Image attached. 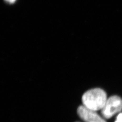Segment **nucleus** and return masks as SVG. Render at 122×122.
I'll return each instance as SVG.
<instances>
[{
    "label": "nucleus",
    "instance_id": "nucleus-3",
    "mask_svg": "<svg viewBox=\"0 0 122 122\" xmlns=\"http://www.w3.org/2000/svg\"><path fill=\"white\" fill-rule=\"evenodd\" d=\"M79 116L85 122H106L96 111L84 106H79L77 110Z\"/></svg>",
    "mask_w": 122,
    "mask_h": 122
},
{
    "label": "nucleus",
    "instance_id": "nucleus-2",
    "mask_svg": "<svg viewBox=\"0 0 122 122\" xmlns=\"http://www.w3.org/2000/svg\"><path fill=\"white\" fill-rule=\"evenodd\" d=\"M122 110V99L118 96H111L107 99L101 113L104 118H110Z\"/></svg>",
    "mask_w": 122,
    "mask_h": 122
},
{
    "label": "nucleus",
    "instance_id": "nucleus-1",
    "mask_svg": "<svg viewBox=\"0 0 122 122\" xmlns=\"http://www.w3.org/2000/svg\"><path fill=\"white\" fill-rule=\"evenodd\" d=\"M107 100L105 92L100 88H95L86 92L82 97L83 105L97 111L101 110Z\"/></svg>",
    "mask_w": 122,
    "mask_h": 122
},
{
    "label": "nucleus",
    "instance_id": "nucleus-5",
    "mask_svg": "<svg viewBox=\"0 0 122 122\" xmlns=\"http://www.w3.org/2000/svg\"><path fill=\"white\" fill-rule=\"evenodd\" d=\"M5 0L10 3H13L16 1V0Z\"/></svg>",
    "mask_w": 122,
    "mask_h": 122
},
{
    "label": "nucleus",
    "instance_id": "nucleus-4",
    "mask_svg": "<svg viewBox=\"0 0 122 122\" xmlns=\"http://www.w3.org/2000/svg\"><path fill=\"white\" fill-rule=\"evenodd\" d=\"M115 122H122V113H119L118 115Z\"/></svg>",
    "mask_w": 122,
    "mask_h": 122
}]
</instances>
